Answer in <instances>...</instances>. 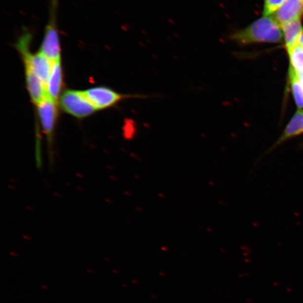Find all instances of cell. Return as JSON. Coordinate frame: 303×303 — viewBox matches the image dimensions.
<instances>
[{"mask_svg":"<svg viewBox=\"0 0 303 303\" xmlns=\"http://www.w3.org/2000/svg\"><path fill=\"white\" fill-rule=\"evenodd\" d=\"M42 288L45 289V290H48L49 289V287H48V286H45V285H43L42 286Z\"/></svg>","mask_w":303,"mask_h":303,"instance_id":"16","label":"cell"},{"mask_svg":"<svg viewBox=\"0 0 303 303\" xmlns=\"http://www.w3.org/2000/svg\"><path fill=\"white\" fill-rule=\"evenodd\" d=\"M87 272H89L90 273H94V271L91 270V269H87Z\"/></svg>","mask_w":303,"mask_h":303,"instance_id":"17","label":"cell"},{"mask_svg":"<svg viewBox=\"0 0 303 303\" xmlns=\"http://www.w3.org/2000/svg\"><path fill=\"white\" fill-rule=\"evenodd\" d=\"M299 76H300V79H301V81L302 83V85L303 86V73H299Z\"/></svg>","mask_w":303,"mask_h":303,"instance_id":"15","label":"cell"},{"mask_svg":"<svg viewBox=\"0 0 303 303\" xmlns=\"http://www.w3.org/2000/svg\"><path fill=\"white\" fill-rule=\"evenodd\" d=\"M60 105L66 113L79 119L88 117L97 110L86 96L84 91H65L60 95Z\"/></svg>","mask_w":303,"mask_h":303,"instance_id":"4","label":"cell"},{"mask_svg":"<svg viewBox=\"0 0 303 303\" xmlns=\"http://www.w3.org/2000/svg\"><path fill=\"white\" fill-rule=\"evenodd\" d=\"M58 8V0H50L48 22L40 51L52 62L60 61L61 57L60 38L57 25Z\"/></svg>","mask_w":303,"mask_h":303,"instance_id":"2","label":"cell"},{"mask_svg":"<svg viewBox=\"0 0 303 303\" xmlns=\"http://www.w3.org/2000/svg\"><path fill=\"white\" fill-rule=\"evenodd\" d=\"M229 38L240 44L279 43L284 40V34L280 25L272 16H263L243 30L232 33Z\"/></svg>","mask_w":303,"mask_h":303,"instance_id":"1","label":"cell"},{"mask_svg":"<svg viewBox=\"0 0 303 303\" xmlns=\"http://www.w3.org/2000/svg\"><path fill=\"white\" fill-rule=\"evenodd\" d=\"M303 133V110H298L286 126L283 133L280 136L276 143L265 152V154L273 151L274 149L280 145L283 144L286 141L294 138L298 135H300Z\"/></svg>","mask_w":303,"mask_h":303,"instance_id":"7","label":"cell"},{"mask_svg":"<svg viewBox=\"0 0 303 303\" xmlns=\"http://www.w3.org/2000/svg\"><path fill=\"white\" fill-rule=\"evenodd\" d=\"M290 63L299 73H303V47L298 43L288 52Z\"/></svg>","mask_w":303,"mask_h":303,"instance_id":"12","label":"cell"},{"mask_svg":"<svg viewBox=\"0 0 303 303\" xmlns=\"http://www.w3.org/2000/svg\"><path fill=\"white\" fill-rule=\"evenodd\" d=\"M285 0H264L263 16H271L279 9Z\"/></svg>","mask_w":303,"mask_h":303,"instance_id":"13","label":"cell"},{"mask_svg":"<svg viewBox=\"0 0 303 303\" xmlns=\"http://www.w3.org/2000/svg\"><path fill=\"white\" fill-rule=\"evenodd\" d=\"M298 44L302 45V46L303 47V33L300 37V40H299Z\"/></svg>","mask_w":303,"mask_h":303,"instance_id":"14","label":"cell"},{"mask_svg":"<svg viewBox=\"0 0 303 303\" xmlns=\"http://www.w3.org/2000/svg\"><path fill=\"white\" fill-rule=\"evenodd\" d=\"M37 105L41 126L47 136L49 164L52 165L53 153L52 143L58 115L57 101L47 95Z\"/></svg>","mask_w":303,"mask_h":303,"instance_id":"5","label":"cell"},{"mask_svg":"<svg viewBox=\"0 0 303 303\" xmlns=\"http://www.w3.org/2000/svg\"><path fill=\"white\" fill-rule=\"evenodd\" d=\"M27 88L33 102L36 105L47 96L46 87L30 68L25 65Z\"/></svg>","mask_w":303,"mask_h":303,"instance_id":"8","label":"cell"},{"mask_svg":"<svg viewBox=\"0 0 303 303\" xmlns=\"http://www.w3.org/2000/svg\"><path fill=\"white\" fill-rule=\"evenodd\" d=\"M289 76L295 101L299 109H303V88L299 73L292 65L289 67Z\"/></svg>","mask_w":303,"mask_h":303,"instance_id":"11","label":"cell"},{"mask_svg":"<svg viewBox=\"0 0 303 303\" xmlns=\"http://www.w3.org/2000/svg\"><path fill=\"white\" fill-rule=\"evenodd\" d=\"M63 74L60 61L53 62L50 76L46 85L47 95L57 101L63 86Z\"/></svg>","mask_w":303,"mask_h":303,"instance_id":"9","label":"cell"},{"mask_svg":"<svg viewBox=\"0 0 303 303\" xmlns=\"http://www.w3.org/2000/svg\"><path fill=\"white\" fill-rule=\"evenodd\" d=\"M84 92L86 96L97 110L108 109L126 99H145L150 97L149 95L140 94H120L105 87H93Z\"/></svg>","mask_w":303,"mask_h":303,"instance_id":"3","label":"cell"},{"mask_svg":"<svg viewBox=\"0 0 303 303\" xmlns=\"http://www.w3.org/2000/svg\"><path fill=\"white\" fill-rule=\"evenodd\" d=\"M303 15V0H285L282 6L272 16L281 27L297 19Z\"/></svg>","mask_w":303,"mask_h":303,"instance_id":"6","label":"cell"},{"mask_svg":"<svg viewBox=\"0 0 303 303\" xmlns=\"http://www.w3.org/2000/svg\"><path fill=\"white\" fill-rule=\"evenodd\" d=\"M284 34V40L288 52L296 46L303 33L301 19L285 23L281 26Z\"/></svg>","mask_w":303,"mask_h":303,"instance_id":"10","label":"cell"}]
</instances>
